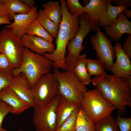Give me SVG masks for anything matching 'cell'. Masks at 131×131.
Masks as SVG:
<instances>
[{
  "label": "cell",
  "mask_w": 131,
  "mask_h": 131,
  "mask_svg": "<svg viewBox=\"0 0 131 131\" xmlns=\"http://www.w3.org/2000/svg\"><path fill=\"white\" fill-rule=\"evenodd\" d=\"M125 16L128 18L131 17V10L128 9L123 12Z\"/></svg>",
  "instance_id": "obj_40"
},
{
  "label": "cell",
  "mask_w": 131,
  "mask_h": 131,
  "mask_svg": "<svg viewBox=\"0 0 131 131\" xmlns=\"http://www.w3.org/2000/svg\"><path fill=\"white\" fill-rule=\"evenodd\" d=\"M0 100L10 106L12 108V114L19 115L31 106L21 98L9 86L0 92Z\"/></svg>",
  "instance_id": "obj_16"
},
{
  "label": "cell",
  "mask_w": 131,
  "mask_h": 131,
  "mask_svg": "<svg viewBox=\"0 0 131 131\" xmlns=\"http://www.w3.org/2000/svg\"><path fill=\"white\" fill-rule=\"evenodd\" d=\"M17 131H23V130H18Z\"/></svg>",
  "instance_id": "obj_41"
},
{
  "label": "cell",
  "mask_w": 131,
  "mask_h": 131,
  "mask_svg": "<svg viewBox=\"0 0 131 131\" xmlns=\"http://www.w3.org/2000/svg\"><path fill=\"white\" fill-rule=\"evenodd\" d=\"M86 54L80 55L75 63L72 72L82 83L86 86L92 83V78L88 73L86 66Z\"/></svg>",
  "instance_id": "obj_20"
},
{
  "label": "cell",
  "mask_w": 131,
  "mask_h": 131,
  "mask_svg": "<svg viewBox=\"0 0 131 131\" xmlns=\"http://www.w3.org/2000/svg\"><path fill=\"white\" fill-rule=\"evenodd\" d=\"M111 2L116 5V6H119L122 5H125L128 7L131 6V0H111Z\"/></svg>",
  "instance_id": "obj_35"
},
{
  "label": "cell",
  "mask_w": 131,
  "mask_h": 131,
  "mask_svg": "<svg viewBox=\"0 0 131 131\" xmlns=\"http://www.w3.org/2000/svg\"><path fill=\"white\" fill-rule=\"evenodd\" d=\"M115 47L116 60L110 71L118 77L124 79L131 76V63L130 59L123 50L122 44L118 42Z\"/></svg>",
  "instance_id": "obj_12"
},
{
  "label": "cell",
  "mask_w": 131,
  "mask_h": 131,
  "mask_svg": "<svg viewBox=\"0 0 131 131\" xmlns=\"http://www.w3.org/2000/svg\"><path fill=\"white\" fill-rule=\"evenodd\" d=\"M0 15L6 18L10 21L9 17L5 10L2 4L0 3Z\"/></svg>",
  "instance_id": "obj_37"
},
{
  "label": "cell",
  "mask_w": 131,
  "mask_h": 131,
  "mask_svg": "<svg viewBox=\"0 0 131 131\" xmlns=\"http://www.w3.org/2000/svg\"><path fill=\"white\" fill-rule=\"evenodd\" d=\"M90 42L96 51V57L102 63L105 69L110 71L116 57L115 49L110 38L98 27L95 34L91 36Z\"/></svg>",
  "instance_id": "obj_10"
},
{
  "label": "cell",
  "mask_w": 131,
  "mask_h": 131,
  "mask_svg": "<svg viewBox=\"0 0 131 131\" xmlns=\"http://www.w3.org/2000/svg\"><path fill=\"white\" fill-rule=\"evenodd\" d=\"M66 4L70 13L75 17L79 16L85 12L84 7L78 0H67Z\"/></svg>",
  "instance_id": "obj_29"
},
{
  "label": "cell",
  "mask_w": 131,
  "mask_h": 131,
  "mask_svg": "<svg viewBox=\"0 0 131 131\" xmlns=\"http://www.w3.org/2000/svg\"><path fill=\"white\" fill-rule=\"evenodd\" d=\"M80 105L95 123L111 115L115 108L101 95L97 89L86 91L83 94Z\"/></svg>",
  "instance_id": "obj_5"
},
{
  "label": "cell",
  "mask_w": 131,
  "mask_h": 131,
  "mask_svg": "<svg viewBox=\"0 0 131 131\" xmlns=\"http://www.w3.org/2000/svg\"><path fill=\"white\" fill-rule=\"evenodd\" d=\"M0 68L3 69L13 70L6 57L4 54L0 53Z\"/></svg>",
  "instance_id": "obj_34"
},
{
  "label": "cell",
  "mask_w": 131,
  "mask_h": 131,
  "mask_svg": "<svg viewBox=\"0 0 131 131\" xmlns=\"http://www.w3.org/2000/svg\"><path fill=\"white\" fill-rule=\"evenodd\" d=\"M59 97V95L45 105L33 106V123L36 131H57L56 110Z\"/></svg>",
  "instance_id": "obj_9"
},
{
  "label": "cell",
  "mask_w": 131,
  "mask_h": 131,
  "mask_svg": "<svg viewBox=\"0 0 131 131\" xmlns=\"http://www.w3.org/2000/svg\"><path fill=\"white\" fill-rule=\"evenodd\" d=\"M0 3L8 15L10 21L16 13L27 14L31 9L19 0H0Z\"/></svg>",
  "instance_id": "obj_21"
},
{
  "label": "cell",
  "mask_w": 131,
  "mask_h": 131,
  "mask_svg": "<svg viewBox=\"0 0 131 131\" xmlns=\"http://www.w3.org/2000/svg\"><path fill=\"white\" fill-rule=\"evenodd\" d=\"M25 34L35 36L52 42L53 38L44 28L36 19L32 21L27 27Z\"/></svg>",
  "instance_id": "obj_25"
},
{
  "label": "cell",
  "mask_w": 131,
  "mask_h": 131,
  "mask_svg": "<svg viewBox=\"0 0 131 131\" xmlns=\"http://www.w3.org/2000/svg\"><path fill=\"white\" fill-rule=\"evenodd\" d=\"M86 66L90 76H99L106 74L103 64L98 59L87 58Z\"/></svg>",
  "instance_id": "obj_27"
},
{
  "label": "cell",
  "mask_w": 131,
  "mask_h": 131,
  "mask_svg": "<svg viewBox=\"0 0 131 131\" xmlns=\"http://www.w3.org/2000/svg\"><path fill=\"white\" fill-rule=\"evenodd\" d=\"M123 79L128 88L131 91V76Z\"/></svg>",
  "instance_id": "obj_39"
},
{
  "label": "cell",
  "mask_w": 131,
  "mask_h": 131,
  "mask_svg": "<svg viewBox=\"0 0 131 131\" xmlns=\"http://www.w3.org/2000/svg\"><path fill=\"white\" fill-rule=\"evenodd\" d=\"M80 107L74 111L71 116L57 128V131H76L77 116Z\"/></svg>",
  "instance_id": "obj_28"
},
{
  "label": "cell",
  "mask_w": 131,
  "mask_h": 131,
  "mask_svg": "<svg viewBox=\"0 0 131 131\" xmlns=\"http://www.w3.org/2000/svg\"><path fill=\"white\" fill-rule=\"evenodd\" d=\"M95 131H120L115 119L111 115L95 123Z\"/></svg>",
  "instance_id": "obj_26"
},
{
  "label": "cell",
  "mask_w": 131,
  "mask_h": 131,
  "mask_svg": "<svg viewBox=\"0 0 131 131\" xmlns=\"http://www.w3.org/2000/svg\"><path fill=\"white\" fill-rule=\"evenodd\" d=\"M11 22L6 18L0 15V25L2 24H9Z\"/></svg>",
  "instance_id": "obj_38"
},
{
  "label": "cell",
  "mask_w": 131,
  "mask_h": 131,
  "mask_svg": "<svg viewBox=\"0 0 131 131\" xmlns=\"http://www.w3.org/2000/svg\"><path fill=\"white\" fill-rule=\"evenodd\" d=\"M55 76L59 84V94L80 106L84 93L88 89L74 75L72 72L60 71L53 67Z\"/></svg>",
  "instance_id": "obj_6"
},
{
  "label": "cell",
  "mask_w": 131,
  "mask_h": 131,
  "mask_svg": "<svg viewBox=\"0 0 131 131\" xmlns=\"http://www.w3.org/2000/svg\"><path fill=\"white\" fill-rule=\"evenodd\" d=\"M34 105L43 106L59 95V84L51 73L40 77L31 87Z\"/></svg>",
  "instance_id": "obj_8"
},
{
  "label": "cell",
  "mask_w": 131,
  "mask_h": 131,
  "mask_svg": "<svg viewBox=\"0 0 131 131\" xmlns=\"http://www.w3.org/2000/svg\"><path fill=\"white\" fill-rule=\"evenodd\" d=\"M107 0H90L84 7L85 12L92 21L99 23L100 18L107 9Z\"/></svg>",
  "instance_id": "obj_18"
},
{
  "label": "cell",
  "mask_w": 131,
  "mask_h": 131,
  "mask_svg": "<svg viewBox=\"0 0 131 131\" xmlns=\"http://www.w3.org/2000/svg\"><path fill=\"white\" fill-rule=\"evenodd\" d=\"M21 98L29 103L32 107L34 104L30 83L25 74L20 73L14 76L9 85Z\"/></svg>",
  "instance_id": "obj_15"
},
{
  "label": "cell",
  "mask_w": 131,
  "mask_h": 131,
  "mask_svg": "<svg viewBox=\"0 0 131 131\" xmlns=\"http://www.w3.org/2000/svg\"><path fill=\"white\" fill-rule=\"evenodd\" d=\"M111 0H107V9L101 17L99 23L100 26H109L116 20L118 15L128 9L129 7L125 5L114 6L111 4Z\"/></svg>",
  "instance_id": "obj_19"
},
{
  "label": "cell",
  "mask_w": 131,
  "mask_h": 131,
  "mask_svg": "<svg viewBox=\"0 0 131 131\" xmlns=\"http://www.w3.org/2000/svg\"><path fill=\"white\" fill-rule=\"evenodd\" d=\"M12 107L4 101L0 100V131H7L2 127V122L6 116L11 113Z\"/></svg>",
  "instance_id": "obj_32"
},
{
  "label": "cell",
  "mask_w": 131,
  "mask_h": 131,
  "mask_svg": "<svg viewBox=\"0 0 131 131\" xmlns=\"http://www.w3.org/2000/svg\"><path fill=\"white\" fill-rule=\"evenodd\" d=\"M52 63L43 55L25 47L20 66L12 71L13 76L21 73H23L32 87L40 77L50 73Z\"/></svg>",
  "instance_id": "obj_3"
},
{
  "label": "cell",
  "mask_w": 131,
  "mask_h": 131,
  "mask_svg": "<svg viewBox=\"0 0 131 131\" xmlns=\"http://www.w3.org/2000/svg\"><path fill=\"white\" fill-rule=\"evenodd\" d=\"M102 27L106 32V35L114 42H118L121 41L123 35L125 33L131 34V22L123 12L118 15L112 24Z\"/></svg>",
  "instance_id": "obj_13"
},
{
  "label": "cell",
  "mask_w": 131,
  "mask_h": 131,
  "mask_svg": "<svg viewBox=\"0 0 131 131\" xmlns=\"http://www.w3.org/2000/svg\"><path fill=\"white\" fill-rule=\"evenodd\" d=\"M21 40L25 47L39 54L51 53L55 49L52 42L40 37L25 34Z\"/></svg>",
  "instance_id": "obj_14"
},
{
  "label": "cell",
  "mask_w": 131,
  "mask_h": 131,
  "mask_svg": "<svg viewBox=\"0 0 131 131\" xmlns=\"http://www.w3.org/2000/svg\"><path fill=\"white\" fill-rule=\"evenodd\" d=\"M24 48L21 39L10 29L4 28L0 32V53L6 57L13 70L20 66Z\"/></svg>",
  "instance_id": "obj_7"
},
{
  "label": "cell",
  "mask_w": 131,
  "mask_h": 131,
  "mask_svg": "<svg viewBox=\"0 0 131 131\" xmlns=\"http://www.w3.org/2000/svg\"><path fill=\"white\" fill-rule=\"evenodd\" d=\"M63 16L60 24L57 37L55 42L56 47L51 53H45L43 55L53 62L52 66L59 70H67L65 61L66 48L68 41L74 39L77 34L80 26L79 16L72 15L67 8L65 0H60Z\"/></svg>",
  "instance_id": "obj_1"
},
{
  "label": "cell",
  "mask_w": 131,
  "mask_h": 131,
  "mask_svg": "<svg viewBox=\"0 0 131 131\" xmlns=\"http://www.w3.org/2000/svg\"><path fill=\"white\" fill-rule=\"evenodd\" d=\"M79 17L80 26L79 30L74 38L68 43L67 46L68 54L65 58L67 70L72 72L81 52L85 48L82 45L84 38L91 30L95 33L97 28L100 26L99 23L91 20L87 13H84Z\"/></svg>",
  "instance_id": "obj_4"
},
{
  "label": "cell",
  "mask_w": 131,
  "mask_h": 131,
  "mask_svg": "<svg viewBox=\"0 0 131 131\" xmlns=\"http://www.w3.org/2000/svg\"><path fill=\"white\" fill-rule=\"evenodd\" d=\"M120 131H131V117H122L118 113L115 119Z\"/></svg>",
  "instance_id": "obj_31"
},
{
  "label": "cell",
  "mask_w": 131,
  "mask_h": 131,
  "mask_svg": "<svg viewBox=\"0 0 131 131\" xmlns=\"http://www.w3.org/2000/svg\"><path fill=\"white\" fill-rule=\"evenodd\" d=\"M47 16L55 23L60 25L62 18V9L58 1H51L42 4Z\"/></svg>",
  "instance_id": "obj_22"
},
{
  "label": "cell",
  "mask_w": 131,
  "mask_h": 131,
  "mask_svg": "<svg viewBox=\"0 0 131 131\" xmlns=\"http://www.w3.org/2000/svg\"><path fill=\"white\" fill-rule=\"evenodd\" d=\"M38 15L37 7L35 6L28 13L14 14L13 17V22L5 25V28L10 29L21 39L25 34L28 26L32 21L36 19Z\"/></svg>",
  "instance_id": "obj_11"
},
{
  "label": "cell",
  "mask_w": 131,
  "mask_h": 131,
  "mask_svg": "<svg viewBox=\"0 0 131 131\" xmlns=\"http://www.w3.org/2000/svg\"><path fill=\"white\" fill-rule=\"evenodd\" d=\"M80 106L60 95L56 113L57 128L72 115L74 111Z\"/></svg>",
  "instance_id": "obj_17"
},
{
  "label": "cell",
  "mask_w": 131,
  "mask_h": 131,
  "mask_svg": "<svg viewBox=\"0 0 131 131\" xmlns=\"http://www.w3.org/2000/svg\"><path fill=\"white\" fill-rule=\"evenodd\" d=\"M92 83L102 96L117 109L118 113L126 114V107H131V91L123 79L106 74L94 76Z\"/></svg>",
  "instance_id": "obj_2"
},
{
  "label": "cell",
  "mask_w": 131,
  "mask_h": 131,
  "mask_svg": "<svg viewBox=\"0 0 131 131\" xmlns=\"http://www.w3.org/2000/svg\"><path fill=\"white\" fill-rule=\"evenodd\" d=\"M37 20L53 38L57 37L59 25L55 23L46 15L43 10L40 9Z\"/></svg>",
  "instance_id": "obj_24"
},
{
  "label": "cell",
  "mask_w": 131,
  "mask_h": 131,
  "mask_svg": "<svg viewBox=\"0 0 131 131\" xmlns=\"http://www.w3.org/2000/svg\"><path fill=\"white\" fill-rule=\"evenodd\" d=\"M13 70L0 68V92L12 82L14 77Z\"/></svg>",
  "instance_id": "obj_30"
},
{
  "label": "cell",
  "mask_w": 131,
  "mask_h": 131,
  "mask_svg": "<svg viewBox=\"0 0 131 131\" xmlns=\"http://www.w3.org/2000/svg\"></svg>",
  "instance_id": "obj_42"
},
{
  "label": "cell",
  "mask_w": 131,
  "mask_h": 131,
  "mask_svg": "<svg viewBox=\"0 0 131 131\" xmlns=\"http://www.w3.org/2000/svg\"><path fill=\"white\" fill-rule=\"evenodd\" d=\"M76 131H95V123L81 106L77 116Z\"/></svg>",
  "instance_id": "obj_23"
},
{
  "label": "cell",
  "mask_w": 131,
  "mask_h": 131,
  "mask_svg": "<svg viewBox=\"0 0 131 131\" xmlns=\"http://www.w3.org/2000/svg\"><path fill=\"white\" fill-rule=\"evenodd\" d=\"M25 5L31 9H32L34 6L35 2L33 0H20Z\"/></svg>",
  "instance_id": "obj_36"
},
{
  "label": "cell",
  "mask_w": 131,
  "mask_h": 131,
  "mask_svg": "<svg viewBox=\"0 0 131 131\" xmlns=\"http://www.w3.org/2000/svg\"><path fill=\"white\" fill-rule=\"evenodd\" d=\"M123 49L130 59H131V34H129L123 44Z\"/></svg>",
  "instance_id": "obj_33"
}]
</instances>
